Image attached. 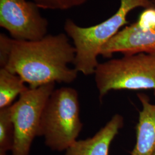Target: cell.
Segmentation results:
<instances>
[{
	"instance_id": "cell-15",
	"label": "cell",
	"mask_w": 155,
	"mask_h": 155,
	"mask_svg": "<svg viewBox=\"0 0 155 155\" xmlns=\"http://www.w3.org/2000/svg\"><path fill=\"white\" fill-rule=\"evenodd\" d=\"M0 155H8L7 153H0Z\"/></svg>"
},
{
	"instance_id": "cell-14",
	"label": "cell",
	"mask_w": 155,
	"mask_h": 155,
	"mask_svg": "<svg viewBox=\"0 0 155 155\" xmlns=\"http://www.w3.org/2000/svg\"><path fill=\"white\" fill-rule=\"evenodd\" d=\"M151 1L152 2V3L155 5V0H151Z\"/></svg>"
},
{
	"instance_id": "cell-13",
	"label": "cell",
	"mask_w": 155,
	"mask_h": 155,
	"mask_svg": "<svg viewBox=\"0 0 155 155\" xmlns=\"http://www.w3.org/2000/svg\"><path fill=\"white\" fill-rule=\"evenodd\" d=\"M13 39L4 33L0 34V66H5L11 52Z\"/></svg>"
},
{
	"instance_id": "cell-6",
	"label": "cell",
	"mask_w": 155,
	"mask_h": 155,
	"mask_svg": "<svg viewBox=\"0 0 155 155\" xmlns=\"http://www.w3.org/2000/svg\"><path fill=\"white\" fill-rule=\"evenodd\" d=\"M155 54V5L143 9L135 22L127 25L102 47L100 55Z\"/></svg>"
},
{
	"instance_id": "cell-8",
	"label": "cell",
	"mask_w": 155,
	"mask_h": 155,
	"mask_svg": "<svg viewBox=\"0 0 155 155\" xmlns=\"http://www.w3.org/2000/svg\"><path fill=\"white\" fill-rule=\"evenodd\" d=\"M123 125V117L114 115L93 137L77 140L65 150V155H109L111 144Z\"/></svg>"
},
{
	"instance_id": "cell-12",
	"label": "cell",
	"mask_w": 155,
	"mask_h": 155,
	"mask_svg": "<svg viewBox=\"0 0 155 155\" xmlns=\"http://www.w3.org/2000/svg\"><path fill=\"white\" fill-rule=\"evenodd\" d=\"M87 0H33L40 8L51 10H67L82 5Z\"/></svg>"
},
{
	"instance_id": "cell-10",
	"label": "cell",
	"mask_w": 155,
	"mask_h": 155,
	"mask_svg": "<svg viewBox=\"0 0 155 155\" xmlns=\"http://www.w3.org/2000/svg\"><path fill=\"white\" fill-rule=\"evenodd\" d=\"M29 89L17 74L4 68L0 69V109L13 105L17 97Z\"/></svg>"
},
{
	"instance_id": "cell-9",
	"label": "cell",
	"mask_w": 155,
	"mask_h": 155,
	"mask_svg": "<svg viewBox=\"0 0 155 155\" xmlns=\"http://www.w3.org/2000/svg\"><path fill=\"white\" fill-rule=\"evenodd\" d=\"M141 104L136 126V142L130 155H152L155 150V104L144 94H138Z\"/></svg>"
},
{
	"instance_id": "cell-1",
	"label": "cell",
	"mask_w": 155,
	"mask_h": 155,
	"mask_svg": "<svg viewBox=\"0 0 155 155\" xmlns=\"http://www.w3.org/2000/svg\"><path fill=\"white\" fill-rule=\"evenodd\" d=\"M75 57V47L65 33L47 35L35 41L13 39L4 68L18 75L31 89L49 83H71L78 74L69 67Z\"/></svg>"
},
{
	"instance_id": "cell-3",
	"label": "cell",
	"mask_w": 155,
	"mask_h": 155,
	"mask_svg": "<svg viewBox=\"0 0 155 155\" xmlns=\"http://www.w3.org/2000/svg\"><path fill=\"white\" fill-rule=\"evenodd\" d=\"M78 91L72 87L55 89L41 117L38 136L54 151H64L77 140L83 127Z\"/></svg>"
},
{
	"instance_id": "cell-5",
	"label": "cell",
	"mask_w": 155,
	"mask_h": 155,
	"mask_svg": "<svg viewBox=\"0 0 155 155\" xmlns=\"http://www.w3.org/2000/svg\"><path fill=\"white\" fill-rule=\"evenodd\" d=\"M55 83H49L28 89L11 106L14 126L12 155H29L33 140L38 136L43 111Z\"/></svg>"
},
{
	"instance_id": "cell-7",
	"label": "cell",
	"mask_w": 155,
	"mask_h": 155,
	"mask_svg": "<svg viewBox=\"0 0 155 155\" xmlns=\"http://www.w3.org/2000/svg\"><path fill=\"white\" fill-rule=\"evenodd\" d=\"M40 8L27 0H0V27L16 40L35 41L47 35L48 21Z\"/></svg>"
},
{
	"instance_id": "cell-11",
	"label": "cell",
	"mask_w": 155,
	"mask_h": 155,
	"mask_svg": "<svg viewBox=\"0 0 155 155\" xmlns=\"http://www.w3.org/2000/svg\"><path fill=\"white\" fill-rule=\"evenodd\" d=\"M15 137L11 106L0 109V153L12 151Z\"/></svg>"
},
{
	"instance_id": "cell-16",
	"label": "cell",
	"mask_w": 155,
	"mask_h": 155,
	"mask_svg": "<svg viewBox=\"0 0 155 155\" xmlns=\"http://www.w3.org/2000/svg\"><path fill=\"white\" fill-rule=\"evenodd\" d=\"M152 155H155V152H153V154H152Z\"/></svg>"
},
{
	"instance_id": "cell-4",
	"label": "cell",
	"mask_w": 155,
	"mask_h": 155,
	"mask_svg": "<svg viewBox=\"0 0 155 155\" xmlns=\"http://www.w3.org/2000/svg\"><path fill=\"white\" fill-rule=\"evenodd\" d=\"M94 75L100 100L112 90L155 92V54L124 55L99 63Z\"/></svg>"
},
{
	"instance_id": "cell-2",
	"label": "cell",
	"mask_w": 155,
	"mask_h": 155,
	"mask_svg": "<svg viewBox=\"0 0 155 155\" xmlns=\"http://www.w3.org/2000/svg\"><path fill=\"white\" fill-rule=\"evenodd\" d=\"M116 12L106 20L93 26L83 27L67 19L64 29L72 39L75 49L74 68L84 75L94 74L98 65V56L102 47L127 23L128 15L134 9L152 6L151 0H120Z\"/></svg>"
}]
</instances>
